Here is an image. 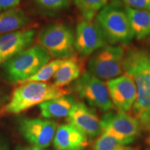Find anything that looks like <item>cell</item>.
Instances as JSON below:
<instances>
[{"instance_id": "obj_1", "label": "cell", "mask_w": 150, "mask_h": 150, "mask_svg": "<svg viewBox=\"0 0 150 150\" xmlns=\"http://www.w3.org/2000/svg\"><path fill=\"white\" fill-rule=\"evenodd\" d=\"M123 71L134 80L137 97L131 115L140 129L150 132V50L131 47L125 51Z\"/></svg>"}, {"instance_id": "obj_2", "label": "cell", "mask_w": 150, "mask_h": 150, "mask_svg": "<svg viewBox=\"0 0 150 150\" xmlns=\"http://www.w3.org/2000/svg\"><path fill=\"white\" fill-rule=\"evenodd\" d=\"M64 88L46 82L29 81L20 83L13 91L5 108V112L17 115L42 103L70 95Z\"/></svg>"}, {"instance_id": "obj_3", "label": "cell", "mask_w": 150, "mask_h": 150, "mask_svg": "<svg viewBox=\"0 0 150 150\" xmlns=\"http://www.w3.org/2000/svg\"><path fill=\"white\" fill-rule=\"evenodd\" d=\"M95 21L110 45H126L134 38L125 6L119 0H112L97 13Z\"/></svg>"}, {"instance_id": "obj_4", "label": "cell", "mask_w": 150, "mask_h": 150, "mask_svg": "<svg viewBox=\"0 0 150 150\" xmlns=\"http://www.w3.org/2000/svg\"><path fill=\"white\" fill-rule=\"evenodd\" d=\"M51 58L40 45L30 47L4 62L5 78L11 83H21L38 72Z\"/></svg>"}, {"instance_id": "obj_5", "label": "cell", "mask_w": 150, "mask_h": 150, "mask_svg": "<svg viewBox=\"0 0 150 150\" xmlns=\"http://www.w3.org/2000/svg\"><path fill=\"white\" fill-rule=\"evenodd\" d=\"M125 48L120 45L103 47L92 54L88 63V72L102 80H110L124 72Z\"/></svg>"}, {"instance_id": "obj_6", "label": "cell", "mask_w": 150, "mask_h": 150, "mask_svg": "<svg viewBox=\"0 0 150 150\" xmlns=\"http://www.w3.org/2000/svg\"><path fill=\"white\" fill-rule=\"evenodd\" d=\"M38 38L40 45L55 59H67L76 52L74 32L65 24H49L39 32Z\"/></svg>"}, {"instance_id": "obj_7", "label": "cell", "mask_w": 150, "mask_h": 150, "mask_svg": "<svg viewBox=\"0 0 150 150\" xmlns=\"http://www.w3.org/2000/svg\"><path fill=\"white\" fill-rule=\"evenodd\" d=\"M73 89L81 99L90 106L108 112L115 108L110 97L108 90L104 81L85 72L74 81Z\"/></svg>"}, {"instance_id": "obj_8", "label": "cell", "mask_w": 150, "mask_h": 150, "mask_svg": "<svg viewBox=\"0 0 150 150\" xmlns=\"http://www.w3.org/2000/svg\"><path fill=\"white\" fill-rule=\"evenodd\" d=\"M102 132L108 133L125 143H132L140 134V125L131 115L125 112L108 111L101 119Z\"/></svg>"}, {"instance_id": "obj_9", "label": "cell", "mask_w": 150, "mask_h": 150, "mask_svg": "<svg viewBox=\"0 0 150 150\" xmlns=\"http://www.w3.org/2000/svg\"><path fill=\"white\" fill-rule=\"evenodd\" d=\"M58 123L51 119L21 118L18 129L23 138L31 145L47 148L53 142Z\"/></svg>"}, {"instance_id": "obj_10", "label": "cell", "mask_w": 150, "mask_h": 150, "mask_svg": "<svg viewBox=\"0 0 150 150\" xmlns=\"http://www.w3.org/2000/svg\"><path fill=\"white\" fill-rule=\"evenodd\" d=\"M75 50L81 56L92 55L109 44L102 29L95 20L83 19L79 22L74 33Z\"/></svg>"}, {"instance_id": "obj_11", "label": "cell", "mask_w": 150, "mask_h": 150, "mask_svg": "<svg viewBox=\"0 0 150 150\" xmlns=\"http://www.w3.org/2000/svg\"><path fill=\"white\" fill-rule=\"evenodd\" d=\"M110 97L118 111L131 112L137 97L134 80L127 74H122L106 83Z\"/></svg>"}, {"instance_id": "obj_12", "label": "cell", "mask_w": 150, "mask_h": 150, "mask_svg": "<svg viewBox=\"0 0 150 150\" xmlns=\"http://www.w3.org/2000/svg\"><path fill=\"white\" fill-rule=\"evenodd\" d=\"M67 121L89 138H96L102 132L101 120L96 112L83 102L75 103L67 116Z\"/></svg>"}, {"instance_id": "obj_13", "label": "cell", "mask_w": 150, "mask_h": 150, "mask_svg": "<svg viewBox=\"0 0 150 150\" xmlns=\"http://www.w3.org/2000/svg\"><path fill=\"white\" fill-rule=\"evenodd\" d=\"M34 29L18 30L0 35V54L2 62L31 47L34 40Z\"/></svg>"}, {"instance_id": "obj_14", "label": "cell", "mask_w": 150, "mask_h": 150, "mask_svg": "<svg viewBox=\"0 0 150 150\" xmlns=\"http://www.w3.org/2000/svg\"><path fill=\"white\" fill-rule=\"evenodd\" d=\"M52 143L56 150H84L89 141L86 134L68 123L58 127Z\"/></svg>"}, {"instance_id": "obj_15", "label": "cell", "mask_w": 150, "mask_h": 150, "mask_svg": "<svg viewBox=\"0 0 150 150\" xmlns=\"http://www.w3.org/2000/svg\"><path fill=\"white\" fill-rule=\"evenodd\" d=\"M76 102L74 97L68 95L43 102L39 108L41 115L45 119L62 118L68 116Z\"/></svg>"}, {"instance_id": "obj_16", "label": "cell", "mask_w": 150, "mask_h": 150, "mask_svg": "<svg viewBox=\"0 0 150 150\" xmlns=\"http://www.w3.org/2000/svg\"><path fill=\"white\" fill-rule=\"evenodd\" d=\"M82 65L76 55L63 60V63L53 76V83L64 88L77 80L82 75Z\"/></svg>"}, {"instance_id": "obj_17", "label": "cell", "mask_w": 150, "mask_h": 150, "mask_svg": "<svg viewBox=\"0 0 150 150\" xmlns=\"http://www.w3.org/2000/svg\"><path fill=\"white\" fill-rule=\"evenodd\" d=\"M132 29L137 40H145L150 37V11L131 8L125 6Z\"/></svg>"}, {"instance_id": "obj_18", "label": "cell", "mask_w": 150, "mask_h": 150, "mask_svg": "<svg viewBox=\"0 0 150 150\" xmlns=\"http://www.w3.org/2000/svg\"><path fill=\"white\" fill-rule=\"evenodd\" d=\"M29 22V18L20 8H13L0 12V35L20 30Z\"/></svg>"}, {"instance_id": "obj_19", "label": "cell", "mask_w": 150, "mask_h": 150, "mask_svg": "<svg viewBox=\"0 0 150 150\" xmlns=\"http://www.w3.org/2000/svg\"><path fill=\"white\" fill-rule=\"evenodd\" d=\"M73 1L83 19L93 20L109 0H73Z\"/></svg>"}, {"instance_id": "obj_20", "label": "cell", "mask_w": 150, "mask_h": 150, "mask_svg": "<svg viewBox=\"0 0 150 150\" xmlns=\"http://www.w3.org/2000/svg\"><path fill=\"white\" fill-rule=\"evenodd\" d=\"M64 59H55L53 61H50L44 65L42 68L38 70L34 75L27 79L22 83L29 81H37V82H46L52 79L57 72L59 68L63 63Z\"/></svg>"}, {"instance_id": "obj_21", "label": "cell", "mask_w": 150, "mask_h": 150, "mask_svg": "<svg viewBox=\"0 0 150 150\" xmlns=\"http://www.w3.org/2000/svg\"><path fill=\"white\" fill-rule=\"evenodd\" d=\"M125 145V143L108 133L102 132L95 140L93 150H116Z\"/></svg>"}, {"instance_id": "obj_22", "label": "cell", "mask_w": 150, "mask_h": 150, "mask_svg": "<svg viewBox=\"0 0 150 150\" xmlns=\"http://www.w3.org/2000/svg\"><path fill=\"white\" fill-rule=\"evenodd\" d=\"M44 8L50 10H62L70 6L71 0H36Z\"/></svg>"}, {"instance_id": "obj_23", "label": "cell", "mask_w": 150, "mask_h": 150, "mask_svg": "<svg viewBox=\"0 0 150 150\" xmlns=\"http://www.w3.org/2000/svg\"><path fill=\"white\" fill-rule=\"evenodd\" d=\"M125 6L131 8L150 11V0H121Z\"/></svg>"}, {"instance_id": "obj_24", "label": "cell", "mask_w": 150, "mask_h": 150, "mask_svg": "<svg viewBox=\"0 0 150 150\" xmlns=\"http://www.w3.org/2000/svg\"><path fill=\"white\" fill-rule=\"evenodd\" d=\"M21 0H0V12L16 8Z\"/></svg>"}, {"instance_id": "obj_25", "label": "cell", "mask_w": 150, "mask_h": 150, "mask_svg": "<svg viewBox=\"0 0 150 150\" xmlns=\"http://www.w3.org/2000/svg\"><path fill=\"white\" fill-rule=\"evenodd\" d=\"M8 102V97L4 95H0V115L5 112V108Z\"/></svg>"}, {"instance_id": "obj_26", "label": "cell", "mask_w": 150, "mask_h": 150, "mask_svg": "<svg viewBox=\"0 0 150 150\" xmlns=\"http://www.w3.org/2000/svg\"><path fill=\"white\" fill-rule=\"evenodd\" d=\"M15 150H51L48 149L47 148H40L38 147H35L33 145H26V146H22V145H18L16 147Z\"/></svg>"}, {"instance_id": "obj_27", "label": "cell", "mask_w": 150, "mask_h": 150, "mask_svg": "<svg viewBox=\"0 0 150 150\" xmlns=\"http://www.w3.org/2000/svg\"><path fill=\"white\" fill-rule=\"evenodd\" d=\"M0 150H10L8 144L1 139H0Z\"/></svg>"}, {"instance_id": "obj_28", "label": "cell", "mask_w": 150, "mask_h": 150, "mask_svg": "<svg viewBox=\"0 0 150 150\" xmlns=\"http://www.w3.org/2000/svg\"><path fill=\"white\" fill-rule=\"evenodd\" d=\"M116 150H140V149H138V147H122L119 149H116Z\"/></svg>"}, {"instance_id": "obj_29", "label": "cell", "mask_w": 150, "mask_h": 150, "mask_svg": "<svg viewBox=\"0 0 150 150\" xmlns=\"http://www.w3.org/2000/svg\"><path fill=\"white\" fill-rule=\"evenodd\" d=\"M146 142H147V145H150V132L148 134V136L147 137V138H146Z\"/></svg>"}, {"instance_id": "obj_30", "label": "cell", "mask_w": 150, "mask_h": 150, "mask_svg": "<svg viewBox=\"0 0 150 150\" xmlns=\"http://www.w3.org/2000/svg\"><path fill=\"white\" fill-rule=\"evenodd\" d=\"M2 62V59H1V54H0V64H1V63Z\"/></svg>"}]
</instances>
